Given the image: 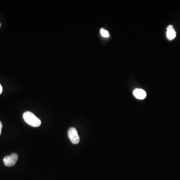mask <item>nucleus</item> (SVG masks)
<instances>
[{
  "instance_id": "f03ea898",
  "label": "nucleus",
  "mask_w": 180,
  "mask_h": 180,
  "mask_svg": "<svg viewBox=\"0 0 180 180\" xmlns=\"http://www.w3.org/2000/svg\"><path fill=\"white\" fill-rule=\"evenodd\" d=\"M18 158V155L16 153H13L9 156H6L3 159L5 165L8 167L14 166L17 163Z\"/></svg>"
},
{
  "instance_id": "0eeeda50",
  "label": "nucleus",
  "mask_w": 180,
  "mask_h": 180,
  "mask_svg": "<svg viewBox=\"0 0 180 180\" xmlns=\"http://www.w3.org/2000/svg\"><path fill=\"white\" fill-rule=\"evenodd\" d=\"M2 127H3V125H2V123L0 121V135H1V134Z\"/></svg>"
},
{
  "instance_id": "7ed1b4c3",
  "label": "nucleus",
  "mask_w": 180,
  "mask_h": 180,
  "mask_svg": "<svg viewBox=\"0 0 180 180\" xmlns=\"http://www.w3.org/2000/svg\"><path fill=\"white\" fill-rule=\"evenodd\" d=\"M68 137L69 138L70 140L73 144H77L79 143V136L78 135V132L75 128L72 127L69 129L68 132Z\"/></svg>"
},
{
  "instance_id": "20e7f679",
  "label": "nucleus",
  "mask_w": 180,
  "mask_h": 180,
  "mask_svg": "<svg viewBox=\"0 0 180 180\" xmlns=\"http://www.w3.org/2000/svg\"><path fill=\"white\" fill-rule=\"evenodd\" d=\"M167 37L169 40H173L176 37V33L172 25H169L167 29Z\"/></svg>"
},
{
  "instance_id": "f257e3e1",
  "label": "nucleus",
  "mask_w": 180,
  "mask_h": 180,
  "mask_svg": "<svg viewBox=\"0 0 180 180\" xmlns=\"http://www.w3.org/2000/svg\"><path fill=\"white\" fill-rule=\"evenodd\" d=\"M23 119L27 124L33 127H38L41 125V121L33 113L27 111L23 114Z\"/></svg>"
},
{
  "instance_id": "1a4fd4ad",
  "label": "nucleus",
  "mask_w": 180,
  "mask_h": 180,
  "mask_svg": "<svg viewBox=\"0 0 180 180\" xmlns=\"http://www.w3.org/2000/svg\"><path fill=\"white\" fill-rule=\"evenodd\" d=\"M1 23H0V27H1Z\"/></svg>"
},
{
  "instance_id": "6e6552de",
  "label": "nucleus",
  "mask_w": 180,
  "mask_h": 180,
  "mask_svg": "<svg viewBox=\"0 0 180 180\" xmlns=\"http://www.w3.org/2000/svg\"><path fill=\"white\" fill-rule=\"evenodd\" d=\"M2 92H3V88H2L1 85L0 84V94H2Z\"/></svg>"
},
{
  "instance_id": "39448f33",
  "label": "nucleus",
  "mask_w": 180,
  "mask_h": 180,
  "mask_svg": "<svg viewBox=\"0 0 180 180\" xmlns=\"http://www.w3.org/2000/svg\"><path fill=\"white\" fill-rule=\"evenodd\" d=\"M133 94L136 98L140 100L144 99L147 96L145 91L141 89H136L133 92Z\"/></svg>"
},
{
  "instance_id": "423d86ee",
  "label": "nucleus",
  "mask_w": 180,
  "mask_h": 180,
  "mask_svg": "<svg viewBox=\"0 0 180 180\" xmlns=\"http://www.w3.org/2000/svg\"><path fill=\"white\" fill-rule=\"evenodd\" d=\"M100 33L101 34L103 37L105 38H108L109 37V33L107 30H106L105 29L102 28L100 30Z\"/></svg>"
}]
</instances>
